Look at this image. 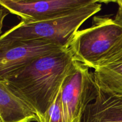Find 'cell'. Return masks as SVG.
<instances>
[{
  "label": "cell",
  "instance_id": "obj_12",
  "mask_svg": "<svg viewBox=\"0 0 122 122\" xmlns=\"http://www.w3.org/2000/svg\"><path fill=\"white\" fill-rule=\"evenodd\" d=\"M9 13V11L4 7L0 5V35L2 33V28L3 26V22L5 18Z\"/></svg>",
  "mask_w": 122,
  "mask_h": 122
},
{
  "label": "cell",
  "instance_id": "obj_4",
  "mask_svg": "<svg viewBox=\"0 0 122 122\" xmlns=\"http://www.w3.org/2000/svg\"><path fill=\"white\" fill-rule=\"evenodd\" d=\"M100 92L93 72L75 61L61 86V101L67 122H81L88 105Z\"/></svg>",
  "mask_w": 122,
  "mask_h": 122
},
{
  "label": "cell",
  "instance_id": "obj_8",
  "mask_svg": "<svg viewBox=\"0 0 122 122\" xmlns=\"http://www.w3.org/2000/svg\"><path fill=\"white\" fill-rule=\"evenodd\" d=\"M0 116L2 122H37L34 112L21 99L0 81Z\"/></svg>",
  "mask_w": 122,
  "mask_h": 122
},
{
  "label": "cell",
  "instance_id": "obj_5",
  "mask_svg": "<svg viewBox=\"0 0 122 122\" xmlns=\"http://www.w3.org/2000/svg\"><path fill=\"white\" fill-rule=\"evenodd\" d=\"M63 49L46 40L0 42V81L13 77L36 58Z\"/></svg>",
  "mask_w": 122,
  "mask_h": 122
},
{
  "label": "cell",
  "instance_id": "obj_2",
  "mask_svg": "<svg viewBox=\"0 0 122 122\" xmlns=\"http://www.w3.org/2000/svg\"><path fill=\"white\" fill-rule=\"evenodd\" d=\"M101 2L92 0L88 4L56 17L36 22L19 24L0 36V42L46 40L69 48L74 35L88 19L101 10Z\"/></svg>",
  "mask_w": 122,
  "mask_h": 122
},
{
  "label": "cell",
  "instance_id": "obj_10",
  "mask_svg": "<svg viewBox=\"0 0 122 122\" xmlns=\"http://www.w3.org/2000/svg\"><path fill=\"white\" fill-rule=\"evenodd\" d=\"M37 122H67L61 101V88L45 115Z\"/></svg>",
  "mask_w": 122,
  "mask_h": 122
},
{
  "label": "cell",
  "instance_id": "obj_13",
  "mask_svg": "<svg viewBox=\"0 0 122 122\" xmlns=\"http://www.w3.org/2000/svg\"><path fill=\"white\" fill-rule=\"evenodd\" d=\"M0 122H2V119H1V116H0Z\"/></svg>",
  "mask_w": 122,
  "mask_h": 122
},
{
  "label": "cell",
  "instance_id": "obj_11",
  "mask_svg": "<svg viewBox=\"0 0 122 122\" xmlns=\"http://www.w3.org/2000/svg\"><path fill=\"white\" fill-rule=\"evenodd\" d=\"M114 2L117 4L119 8H118V11L114 19V21H115L116 23L122 27V0L116 1Z\"/></svg>",
  "mask_w": 122,
  "mask_h": 122
},
{
  "label": "cell",
  "instance_id": "obj_7",
  "mask_svg": "<svg viewBox=\"0 0 122 122\" xmlns=\"http://www.w3.org/2000/svg\"><path fill=\"white\" fill-rule=\"evenodd\" d=\"M81 122H122V96L100 90L87 107Z\"/></svg>",
  "mask_w": 122,
  "mask_h": 122
},
{
  "label": "cell",
  "instance_id": "obj_3",
  "mask_svg": "<svg viewBox=\"0 0 122 122\" xmlns=\"http://www.w3.org/2000/svg\"><path fill=\"white\" fill-rule=\"evenodd\" d=\"M74 60L95 69L122 52V27L107 16H95L91 27L76 32L69 46Z\"/></svg>",
  "mask_w": 122,
  "mask_h": 122
},
{
  "label": "cell",
  "instance_id": "obj_1",
  "mask_svg": "<svg viewBox=\"0 0 122 122\" xmlns=\"http://www.w3.org/2000/svg\"><path fill=\"white\" fill-rule=\"evenodd\" d=\"M75 61L69 48L54 51L36 58L4 82L38 120L51 106Z\"/></svg>",
  "mask_w": 122,
  "mask_h": 122
},
{
  "label": "cell",
  "instance_id": "obj_6",
  "mask_svg": "<svg viewBox=\"0 0 122 122\" xmlns=\"http://www.w3.org/2000/svg\"><path fill=\"white\" fill-rule=\"evenodd\" d=\"M92 0H0V5L25 23L42 21L82 7Z\"/></svg>",
  "mask_w": 122,
  "mask_h": 122
},
{
  "label": "cell",
  "instance_id": "obj_9",
  "mask_svg": "<svg viewBox=\"0 0 122 122\" xmlns=\"http://www.w3.org/2000/svg\"><path fill=\"white\" fill-rule=\"evenodd\" d=\"M93 75L101 91L122 96V52L94 69Z\"/></svg>",
  "mask_w": 122,
  "mask_h": 122
}]
</instances>
